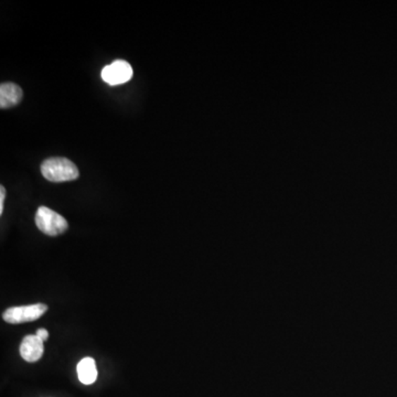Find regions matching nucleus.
<instances>
[{"mask_svg":"<svg viewBox=\"0 0 397 397\" xmlns=\"http://www.w3.org/2000/svg\"><path fill=\"white\" fill-rule=\"evenodd\" d=\"M46 311H48V305L44 303L20 305V307L7 309L4 313L3 319L11 324H25V322L38 320Z\"/></svg>","mask_w":397,"mask_h":397,"instance_id":"obj_3","label":"nucleus"},{"mask_svg":"<svg viewBox=\"0 0 397 397\" xmlns=\"http://www.w3.org/2000/svg\"><path fill=\"white\" fill-rule=\"evenodd\" d=\"M41 173L51 182H66L79 178L80 172L75 163L62 157L44 160L41 165Z\"/></svg>","mask_w":397,"mask_h":397,"instance_id":"obj_1","label":"nucleus"},{"mask_svg":"<svg viewBox=\"0 0 397 397\" xmlns=\"http://www.w3.org/2000/svg\"><path fill=\"white\" fill-rule=\"evenodd\" d=\"M44 352V341L34 334V336H27L23 339L20 344V355L25 361H39L42 358Z\"/></svg>","mask_w":397,"mask_h":397,"instance_id":"obj_5","label":"nucleus"},{"mask_svg":"<svg viewBox=\"0 0 397 397\" xmlns=\"http://www.w3.org/2000/svg\"><path fill=\"white\" fill-rule=\"evenodd\" d=\"M103 81L110 85L124 84L132 77V68L124 60H116L105 66L101 72Z\"/></svg>","mask_w":397,"mask_h":397,"instance_id":"obj_4","label":"nucleus"},{"mask_svg":"<svg viewBox=\"0 0 397 397\" xmlns=\"http://www.w3.org/2000/svg\"><path fill=\"white\" fill-rule=\"evenodd\" d=\"M36 336L40 338L42 341H46L49 338V331L44 328L38 329Z\"/></svg>","mask_w":397,"mask_h":397,"instance_id":"obj_8","label":"nucleus"},{"mask_svg":"<svg viewBox=\"0 0 397 397\" xmlns=\"http://www.w3.org/2000/svg\"><path fill=\"white\" fill-rule=\"evenodd\" d=\"M77 377L80 382L85 385H91L96 381V363L92 358H84L77 364Z\"/></svg>","mask_w":397,"mask_h":397,"instance_id":"obj_7","label":"nucleus"},{"mask_svg":"<svg viewBox=\"0 0 397 397\" xmlns=\"http://www.w3.org/2000/svg\"><path fill=\"white\" fill-rule=\"evenodd\" d=\"M6 198V189L3 186L0 187V214L4 212V202Z\"/></svg>","mask_w":397,"mask_h":397,"instance_id":"obj_9","label":"nucleus"},{"mask_svg":"<svg viewBox=\"0 0 397 397\" xmlns=\"http://www.w3.org/2000/svg\"><path fill=\"white\" fill-rule=\"evenodd\" d=\"M37 227L49 237H58L63 234L69 229L68 221L61 214L56 213L46 206H40L36 214Z\"/></svg>","mask_w":397,"mask_h":397,"instance_id":"obj_2","label":"nucleus"},{"mask_svg":"<svg viewBox=\"0 0 397 397\" xmlns=\"http://www.w3.org/2000/svg\"><path fill=\"white\" fill-rule=\"evenodd\" d=\"M23 89L15 83H4L0 87V107L11 108L21 102Z\"/></svg>","mask_w":397,"mask_h":397,"instance_id":"obj_6","label":"nucleus"}]
</instances>
